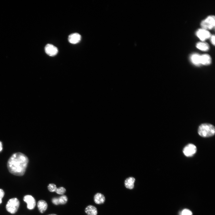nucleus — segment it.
<instances>
[{"label": "nucleus", "instance_id": "nucleus-3", "mask_svg": "<svg viewBox=\"0 0 215 215\" xmlns=\"http://www.w3.org/2000/svg\"><path fill=\"white\" fill-rule=\"evenodd\" d=\"M19 205V202L17 198L11 199L7 204L6 209L9 213L14 214L17 211Z\"/></svg>", "mask_w": 215, "mask_h": 215}, {"label": "nucleus", "instance_id": "nucleus-24", "mask_svg": "<svg viewBox=\"0 0 215 215\" xmlns=\"http://www.w3.org/2000/svg\"><path fill=\"white\" fill-rule=\"evenodd\" d=\"M48 215H57L56 214H49Z\"/></svg>", "mask_w": 215, "mask_h": 215}, {"label": "nucleus", "instance_id": "nucleus-11", "mask_svg": "<svg viewBox=\"0 0 215 215\" xmlns=\"http://www.w3.org/2000/svg\"><path fill=\"white\" fill-rule=\"evenodd\" d=\"M48 207V204L45 201L40 200L38 202L37 207L40 213H44L47 210Z\"/></svg>", "mask_w": 215, "mask_h": 215}, {"label": "nucleus", "instance_id": "nucleus-15", "mask_svg": "<svg viewBox=\"0 0 215 215\" xmlns=\"http://www.w3.org/2000/svg\"><path fill=\"white\" fill-rule=\"evenodd\" d=\"M85 211L87 215H97L98 213L96 208L95 206L91 205L86 207Z\"/></svg>", "mask_w": 215, "mask_h": 215}, {"label": "nucleus", "instance_id": "nucleus-8", "mask_svg": "<svg viewBox=\"0 0 215 215\" xmlns=\"http://www.w3.org/2000/svg\"><path fill=\"white\" fill-rule=\"evenodd\" d=\"M24 201L27 204V208L30 210L33 209L35 208L36 202L35 199L31 196L27 195L24 198Z\"/></svg>", "mask_w": 215, "mask_h": 215}, {"label": "nucleus", "instance_id": "nucleus-12", "mask_svg": "<svg viewBox=\"0 0 215 215\" xmlns=\"http://www.w3.org/2000/svg\"><path fill=\"white\" fill-rule=\"evenodd\" d=\"M94 199L95 203L97 204H103L105 200L104 195L99 193H96L94 196Z\"/></svg>", "mask_w": 215, "mask_h": 215}, {"label": "nucleus", "instance_id": "nucleus-6", "mask_svg": "<svg viewBox=\"0 0 215 215\" xmlns=\"http://www.w3.org/2000/svg\"><path fill=\"white\" fill-rule=\"evenodd\" d=\"M45 50L47 54L51 57H53L56 55L58 52V48L53 45L48 44L45 48Z\"/></svg>", "mask_w": 215, "mask_h": 215}, {"label": "nucleus", "instance_id": "nucleus-14", "mask_svg": "<svg viewBox=\"0 0 215 215\" xmlns=\"http://www.w3.org/2000/svg\"><path fill=\"white\" fill-rule=\"evenodd\" d=\"M192 62L195 65L199 66L201 64V55L198 53H195L192 55L190 57Z\"/></svg>", "mask_w": 215, "mask_h": 215}, {"label": "nucleus", "instance_id": "nucleus-17", "mask_svg": "<svg viewBox=\"0 0 215 215\" xmlns=\"http://www.w3.org/2000/svg\"><path fill=\"white\" fill-rule=\"evenodd\" d=\"M197 48L203 51H207L209 49V46L207 43L204 42H199L196 44Z\"/></svg>", "mask_w": 215, "mask_h": 215}, {"label": "nucleus", "instance_id": "nucleus-21", "mask_svg": "<svg viewBox=\"0 0 215 215\" xmlns=\"http://www.w3.org/2000/svg\"><path fill=\"white\" fill-rule=\"evenodd\" d=\"M4 195L5 193L4 191L2 189H0V204L2 203V199L4 196Z\"/></svg>", "mask_w": 215, "mask_h": 215}, {"label": "nucleus", "instance_id": "nucleus-1", "mask_svg": "<svg viewBox=\"0 0 215 215\" xmlns=\"http://www.w3.org/2000/svg\"><path fill=\"white\" fill-rule=\"evenodd\" d=\"M29 162L28 157L20 153L14 154L8 159L7 168L10 173L17 176L24 175Z\"/></svg>", "mask_w": 215, "mask_h": 215}, {"label": "nucleus", "instance_id": "nucleus-5", "mask_svg": "<svg viewBox=\"0 0 215 215\" xmlns=\"http://www.w3.org/2000/svg\"><path fill=\"white\" fill-rule=\"evenodd\" d=\"M197 150V148L195 145L189 144L185 147L183 152L186 156L191 157L196 153Z\"/></svg>", "mask_w": 215, "mask_h": 215}, {"label": "nucleus", "instance_id": "nucleus-16", "mask_svg": "<svg viewBox=\"0 0 215 215\" xmlns=\"http://www.w3.org/2000/svg\"><path fill=\"white\" fill-rule=\"evenodd\" d=\"M212 59L210 56L207 54L201 55V64L204 65H208L211 63Z\"/></svg>", "mask_w": 215, "mask_h": 215}, {"label": "nucleus", "instance_id": "nucleus-10", "mask_svg": "<svg viewBox=\"0 0 215 215\" xmlns=\"http://www.w3.org/2000/svg\"><path fill=\"white\" fill-rule=\"evenodd\" d=\"M81 39V36L79 33H75L71 34L68 37V40L71 44H75L80 42Z\"/></svg>", "mask_w": 215, "mask_h": 215}, {"label": "nucleus", "instance_id": "nucleus-4", "mask_svg": "<svg viewBox=\"0 0 215 215\" xmlns=\"http://www.w3.org/2000/svg\"><path fill=\"white\" fill-rule=\"evenodd\" d=\"M215 24V16L211 15L206 19L202 21L201 26L202 28L206 29H211L214 28Z\"/></svg>", "mask_w": 215, "mask_h": 215}, {"label": "nucleus", "instance_id": "nucleus-19", "mask_svg": "<svg viewBox=\"0 0 215 215\" xmlns=\"http://www.w3.org/2000/svg\"><path fill=\"white\" fill-rule=\"evenodd\" d=\"M48 190L51 192H55L57 189L56 186L54 184H51L48 186Z\"/></svg>", "mask_w": 215, "mask_h": 215}, {"label": "nucleus", "instance_id": "nucleus-2", "mask_svg": "<svg viewBox=\"0 0 215 215\" xmlns=\"http://www.w3.org/2000/svg\"><path fill=\"white\" fill-rule=\"evenodd\" d=\"M215 130L214 127L212 124L204 123L200 125L198 129L199 135L203 137H209L214 135Z\"/></svg>", "mask_w": 215, "mask_h": 215}, {"label": "nucleus", "instance_id": "nucleus-22", "mask_svg": "<svg viewBox=\"0 0 215 215\" xmlns=\"http://www.w3.org/2000/svg\"><path fill=\"white\" fill-rule=\"evenodd\" d=\"M215 36L212 35L211 37V41L212 44L214 45H215Z\"/></svg>", "mask_w": 215, "mask_h": 215}, {"label": "nucleus", "instance_id": "nucleus-18", "mask_svg": "<svg viewBox=\"0 0 215 215\" xmlns=\"http://www.w3.org/2000/svg\"><path fill=\"white\" fill-rule=\"evenodd\" d=\"M66 190L65 188L62 187L57 188L55 191V192L58 194L61 195H63L66 192Z\"/></svg>", "mask_w": 215, "mask_h": 215}, {"label": "nucleus", "instance_id": "nucleus-20", "mask_svg": "<svg viewBox=\"0 0 215 215\" xmlns=\"http://www.w3.org/2000/svg\"><path fill=\"white\" fill-rule=\"evenodd\" d=\"M192 212L188 209L183 210L180 213V215H192Z\"/></svg>", "mask_w": 215, "mask_h": 215}, {"label": "nucleus", "instance_id": "nucleus-9", "mask_svg": "<svg viewBox=\"0 0 215 215\" xmlns=\"http://www.w3.org/2000/svg\"><path fill=\"white\" fill-rule=\"evenodd\" d=\"M68 198L66 195H62L58 198H53L51 200L53 204L56 205H64L67 202Z\"/></svg>", "mask_w": 215, "mask_h": 215}, {"label": "nucleus", "instance_id": "nucleus-7", "mask_svg": "<svg viewBox=\"0 0 215 215\" xmlns=\"http://www.w3.org/2000/svg\"><path fill=\"white\" fill-rule=\"evenodd\" d=\"M197 36L201 40L203 41L211 37L210 32L206 29L201 28L198 30L196 33Z\"/></svg>", "mask_w": 215, "mask_h": 215}, {"label": "nucleus", "instance_id": "nucleus-23", "mask_svg": "<svg viewBox=\"0 0 215 215\" xmlns=\"http://www.w3.org/2000/svg\"><path fill=\"white\" fill-rule=\"evenodd\" d=\"M3 150V146L2 143L0 141V152H1Z\"/></svg>", "mask_w": 215, "mask_h": 215}, {"label": "nucleus", "instance_id": "nucleus-13", "mask_svg": "<svg viewBox=\"0 0 215 215\" xmlns=\"http://www.w3.org/2000/svg\"><path fill=\"white\" fill-rule=\"evenodd\" d=\"M135 179L133 177H130L126 179L125 181V187L128 189H132L134 187V183Z\"/></svg>", "mask_w": 215, "mask_h": 215}]
</instances>
